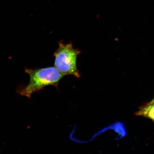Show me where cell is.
I'll list each match as a JSON object with an SVG mask.
<instances>
[{
  "instance_id": "1",
  "label": "cell",
  "mask_w": 154,
  "mask_h": 154,
  "mask_svg": "<svg viewBox=\"0 0 154 154\" xmlns=\"http://www.w3.org/2000/svg\"><path fill=\"white\" fill-rule=\"evenodd\" d=\"M30 77V81L26 86L20 88L18 92L20 95L30 98L35 92L45 87L53 85L57 88L59 82L64 76L54 67L37 69H25Z\"/></svg>"
},
{
  "instance_id": "2",
  "label": "cell",
  "mask_w": 154,
  "mask_h": 154,
  "mask_svg": "<svg viewBox=\"0 0 154 154\" xmlns=\"http://www.w3.org/2000/svg\"><path fill=\"white\" fill-rule=\"evenodd\" d=\"M80 53L79 50L73 47L72 43L65 44L60 42L58 48L54 54V67L64 76L70 75L79 78L80 74L76 63Z\"/></svg>"
},
{
  "instance_id": "3",
  "label": "cell",
  "mask_w": 154,
  "mask_h": 154,
  "mask_svg": "<svg viewBox=\"0 0 154 154\" xmlns=\"http://www.w3.org/2000/svg\"><path fill=\"white\" fill-rule=\"evenodd\" d=\"M154 99L139 107V110L135 113L137 116H142L151 120L154 122Z\"/></svg>"
}]
</instances>
